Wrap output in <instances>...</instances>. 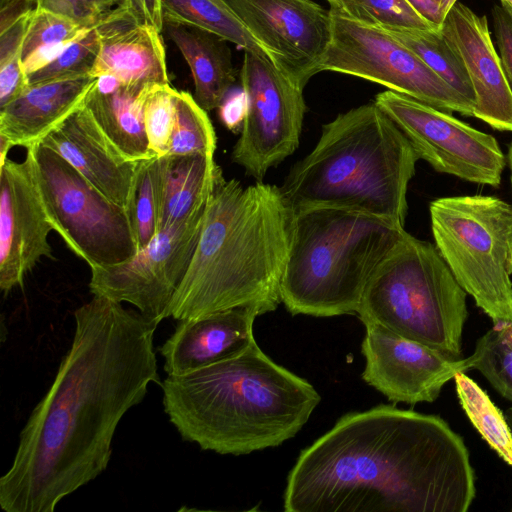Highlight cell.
Masks as SVG:
<instances>
[{"instance_id": "cell-1", "label": "cell", "mask_w": 512, "mask_h": 512, "mask_svg": "<svg viewBox=\"0 0 512 512\" xmlns=\"http://www.w3.org/2000/svg\"><path fill=\"white\" fill-rule=\"evenodd\" d=\"M74 318L72 345L0 478L6 512H53L61 499L98 477L124 414L143 400L151 382L161 384L156 322L96 295Z\"/></svg>"}, {"instance_id": "cell-2", "label": "cell", "mask_w": 512, "mask_h": 512, "mask_svg": "<svg viewBox=\"0 0 512 512\" xmlns=\"http://www.w3.org/2000/svg\"><path fill=\"white\" fill-rule=\"evenodd\" d=\"M475 494L468 449L445 420L382 404L303 449L283 498L286 512H466Z\"/></svg>"}, {"instance_id": "cell-3", "label": "cell", "mask_w": 512, "mask_h": 512, "mask_svg": "<svg viewBox=\"0 0 512 512\" xmlns=\"http://www.w3.org/2000/svg\"><path fill=\"white\" fill-rule=\"evenodd\" d=\"M295 212L281 188L243 187L219 167L187 272L167 311L176 320L233 308L258 316L281 302Z\"/></svg>"}, {"instance_id": "cell-4", "label": "cell", "mask_w": 512, "mask_h": 512, "mask_svg": "<svg viewBox=\"0 0 512 512\" xmlns=\"http://www.w3.org/2000/svg\"><path fill=\"white\" fill-rule=\"evenodd\" d=\"M164 411L185 441L222 455L277 447L294 437L321 401L305 379L257 343L242 354L160 384Z\"/></svg>"}, {"instance_id": "cell-5", "label": "cell", "mask_w": 512, "mask_h": 512, "mask_svg": "<svg viewBox=\"0 0 512 512\" xmlns=\"http://www.w3.org/2000/svg\"><path fill=\"white\" fill-rule=\"evenodd\" d=\"M417 160L403 132L372 102L323 125L318 143L291 168L281 190L294 211L337 207L404 226Z\"/></svg>"}, {"instance_id": "cell-6", "label": "cell", "mask_w": 512, "mask_h": 512, "mask_svg": "<svg viewBox=\"0 0 512 512\" xmlns=\"http://www.w3.org/2000/svg\"><path fill=\"white\" fill-rule=\"evenodd\" d=\"M294 212L281 302L292 315L357 313L370 277L407 233L404 226L337 207Z\"/></svg>"}, {"instance_id": "cell-7", "label": "cell", "mask_w": 512, "mask_h": 512, "mask_svg": "<svg viewBox=\"0 0 512 512\" xmlns=\"http://www.w3.org/2000/svg\"><path fill=\"white\" fill-rule=\"evenodd\" d=\"M466 295L436 247L406 233L370 277L357 314L460 359Z\"/></svg>"}, {"instance_id": "cell-8", "label": "cell", "mask_w": 512, "mask_h": 512, "mask_svg": "<svg viewBox=\"0 0 512 512\" xmlns=\"http://www.w3.org/2000/svg\"><path fill=\"white\" fill-rule=\"evenodd\" d=\"M435 247L458 284L493 321L512 322V207L495 196L430 203Z\"/></svg>"}, {"instance_id": "cell-9", "label": "cell", "mask_w": 512, "mask_h": 512, "mask_svg": "<svg viewBox=\"0 0 512 512\" xmlns=\"http://www.w3.org/2000/svg\"><path fill=\"white\" fill-rule=\"evenodd\" d=\"M26 150L53 230L90 269L125 262L137 253L129 210L108 200L50 148L38 144Z\"/></svg>"}, {"instance_id": "cell-10", "label": "cell", "mask_w": 512, "mask_h": 512, "mask_svg": "<svg viewBox=\"0 0 512 512\" xmlns=\"http://www.w3.org/2000/svg\"><path fill=\"white\" fill-rule=\"evenodd\" d=\"M332 38L318 71L352 75L387 87L445 112L473 116L474 104L386 30L338 9Z\"/></svg>"}, {"instance_id": "cell-11", "label": "cell", "mask_w": 512, "mask_h": 512, "mask_svg": "<svg viewBox=\"0 0 512 512\" xmlns=\"http://www.w3.org/2000/svg\"><path fill=\"white\" fill-rule=\"evenodd\" d=\"M245 115L232 161L262 181L297 149L307 110L303 89L270 59L244 51L240 71Z\"/></svg>"}, {"instance_id": "cell-12", "label": "cell", "mask_w": 512, "mask_h": 512, "mask_svg": "<svg viewBox=\"0 0 512 512\" xmlns=\"http://www.w3.org/2000/svg\"><path fill=\"white\" fill-rule=\"evenodd\" d=\"M374 102L392 119L418 159L437 172L498 187L506 157L497 140L453 117L449 112L391 90Z\"/></svg>"}, {"instance_id": "cell-13", "label": "cell", "mask_w": 512, "mask_h": 512, "mask_svg": "<svg viewBox=\"0 0 512 512\" xmlns=\"http://www.w3.org/2000/svg\"><path fill=\"white\" fill-rule=\"evenodd\" d=\"M207 207V206H206ZM206 208L185 222L167 227L129 260L91 269L93 295L130 303L159 324L183 280L203 224Z\"/></svg>"}, {"instance_id": "cell-14", "label": "cell", "mask_w": 512, "mask_h": 512, "mask_svg": "<svg viewBox=\"0 0 512 512\" xmlns=\"http://www.w3.org/2000/svg\"><path fill=\"white\" fill-rule=\"evenodd\" d=\"M275 65L301 86L319 73L332 14L312 0H222Z\"/></svg>"}, {"instance_id": "cell-15", "label": "cell", "mask_w": 512, "mask_h": 512, "mask_svg": "<svg viewBox=\"0 0 512 512\" xmlns=\"http://www.w3.org/2000/svg\"><path fill=\"white\" fill-rule=\"evenodd\" d=\"M365 327L362 379L392 402H433L458 372L469 371L466 358L451 359L378 324Z\"/></svg>"}, {"instance_id": "cell-16", "label": "cell", "mask_w": 512, "mask_h": 512, "mask_svg": "<svg viewBox=\"0 0 512 512\" xmlns=\"http://www.w3.org/2000/svg\"><path fill=\"white\" fill-rule=\"evenodd\" d=\"M52 230L31 154L27 151L22 162L7 158L0 165V288L5 295L22 286L42 257L52 258Z\"/></svg>"}, {"instance_id": "cell-17", "label": "cell", "mask_w": 512, "mask_h": 512, "mask_svg": "<svg viewBox=\"0 0 512 512\" xmlns=\"http://www.w3.org/2000/svg\"><path fill=\"white\" fill-rule=\"evenodd\" d=\"M440 29L462 60L474 94L473 117L512 132V91L491 38L486 16L457 1Z\"/></svg>"}, {"instance_id": "cell-18", "label": "cell", "mask_w": 512, "mask_h": 512, "mask_svg": "<svg viewBox=\"0 0 512 512\" xmlns=\"http://www.w3.org/2000/svg\"><path fill=\"white\" fill-rule=\"evenodd\" d=\"M40 144L63 157L108 200L130 212L139 161L126 159L110 143L84 103Z\"/></svg>"}, {"instance_id": "cell-19", "label": "cell", "mask_w": 512, "mask_h": 512, "mask_svg": "<svg viewBox=\"0 0 512 512\" xmlns=\"http://www.w3.org/2000/svg\"><path fill=\"white\" fill-rule=\"evenodd\" d=\"M100 50L90 72L124 83L170 84L161 32L118 4L95 22Z\"/></svg>"}, {"instance_id": "cell-20", "label": "cell", "mask_w": 512, "mask_h": 512, "mask_svg": "<svg viewBox=\"0 0 512 512\" xmlns=\"http://www.w3.org/2000/svg\"><path fill=\"white\" fill-rule=\"evenodd\" d=\"M248 308H233L179 320L174 333L159 348L169 376L186 374L236 357L256 343Z\"/></svg>"}, {"instance_id": "cell-21", "label": "cell", "mask_w": 512, "mask_h": 512, "mask_svg": "<svg viewBox=\"0 0 512 512\" xmlns=\"http://www.w3.org/2000/svg\"><path fill=\"white\" fill-rule=\"evenodd\" d=\"M96 77L83 75L29 85L17 99L0 109V137L26 149L45 137L84 103Z\"/></svg>"}, {"instance_id": "cell-22", "label": "cell", "mask_w": 512, "mask_h": 512, "mask_svg": "<svg viewBox=\"0 0 512 512\" xmlns=\"http://www.w3.org/2000/svg\"><path fill=\"white\" fill-rule=\"evenodd\" d=\"M84 104L110 143L128 160L155 157L149 147L143 103L153 84L124 83L112 76L96 77Z\"/></svg>"}, {"instance_id": "cell-23", "label": "cell", "mask_w": 512, "mask_h": 512, "mask_svg": "<svg viewBox=\"0 0 512 512\" xmlns=\"http://www.w3.org/2000/svg\"><path fill=\"white\" fill-rule=\"evenodd\" d=\"M164 28L190 68L196 102L205 111L219 108L237 77L228 41L179 23L164 22Z\"/></svg>"}, {"instance_id": "cell-24", "label": "cell", "mask_w": 512, "mask_h": 512, "mask_svg": "<svg viewBox=\"0 0 512 512\" xmlns=\"http://www.w3.org/2000/svg\"><path fill=\"white\" fill-rule=\"evenodd\" d=\"M163 157L160 231L187 221L207 206L219 166L214 155Z\"/></svg>"}, {"instance_id": "cell-25", "label": "cell", "mask_w": 512, "mask_h": 512, "mask_svg": "<svg viewBox=\"0 0 512 512\" xmlns=\"http://www.w3.org/2000/svg\"><path fill=\"white\" fill-rule=\"evenodd\" d=\"M164 22L199 28L231 42L244 51L273 59L222 0H161ZM275 64V63H274Z\"/></svg>"}, {"instance_id": "cell-26", "label": "cell", "mask_w": 512, "mask_h": 512, "mask_svg": "<svg viewBox=\"0 0 512 512\" xmlns=\"http://www.w3.org/2000/svg\"><path fill=\"white\" fill-rule=\"evenodd\" d=\"M89 27L45 9L32 11L21 48V64L26 75L45 66Z\"/></svg>"}, {"instance_id": "cell-27", "label": "cell", "mask_w": 512, "mask_h": 512, "mask_svg": "<svg viewBox=\"0 0 512 512\" xmlns=\"http://www.w3.org/2000/svg\"><path fill=\"white\" fill-rule=\"evenodd\" d=\"M386 31L413 51L430 69L475 105L474 90L465 66L440 27Z\"/></svg>"}, {"instance_id": "cell-28", "label": "cell", "mask_w": 512, "mask_h": 512, "mask_svg": "<svg viewBox=\"0 0 512 512\" xmlns=\"http://www.w3.org/2000/svg\"><path fill=\"white\" fill-rule=\"evenodd\" d=\"M455 387L459 402L482 438L512 467V430L487 393L465 372H458Z\"/></svg>"}, {"instance_id": "cell-29", "label": "cell", "mask_w": 512, "mask_h": 512, "mask_svg": "<svg viewBox=\"0 0 512 512\" xmlns=\"http://www.w3.org/2000/svg\"><path fill=\"white\" fill-rule=\"evenodd\" d=\"M162 187L163 157L139 161L130 209L137 251L160 231Z\"/></svg>"}, {"instance_id": "cell-30", "label": "cell", "mask_w": 512, "mask_h": 512, "mask_svg": "<svg viewBox=\"0 0 512 512\" xmlns=\"http://www.w3.org/2000/svg\"><path fill=\"white\" fill-rule=\"evenodd\" d=\"M469 370H478L498 391L512 402V322H497L476 342L466 358Z\"/></svg>"}, {"instance_id": "cell-31", "label": "cell", "mask_w": 512, "mask_h": 512, "mask_svg": "<svg viewBox=\"0 0 512 512\" xmlns=\"http://www.w3.org/2000/svg\"><path fill=\"white\" fill-rule=\"evenodd\" d=\"M216 134L205 111L188 92L177 91L175 121L167 155H214Z\"/></svg>"}, {"instance_id": "cell-32", "label": "cell", "mask_w": 512, "mask_h": 512, "mask_svg": "<svg viewBox=\"0 0 512 512\" xmlns=\"http://www.w3.org/2000/svg\"><path fill=\"white\" fill-rule=\"evenodd\" d=\"M100 50V36L95 24L58 56L37 71L27 75L29 85L90 75Z\"/></svg>"}, {"instance_id": "cell-33", "label": "cell", "mask_w": 512, "mask_h": 512, "mask_svg": "<svg viewBox=\"0 0 512 512\" xmlns=\"http://www.w3.org/2000/svg\"><path fill=\"white\" fill-rule=\"evenodd\" d=\"M344 13L384 30L438 28L406 0H344Z\"/></svg>"}, {"instance_id": "cell-34", "label": "cell", "mask_w": 512, "mask_h": 512, "mask_svg": "<svg viewBox=\"0 0 512 512\" xmlns=\"http://www.w3.org/2000/svg\"><path fill=\"white\" fill-rule=\"evenodd\" d=\"M177 90L170 84H153L144 99L143 117L151 152L168 154L175 121Z\"/></svg>"}, {"instance_id": "cell-35", "label": "cell", "mask_w": 512, "mask_h": 512, "mask_svg": "<svg viewBox=\"0 0 512 512\" xmlns=\"http://www.w3.org/2000/svg\"><path fill=\"white\" fill-rule=\"evenodd\" d=\"M491 15L498 54L512 91V10L501 3L495 4Z\"/></svg>"}, {"instance_id": "cell-36", "label": "cell", "mask_w": 512, "mask_h": 512, "mask_svg": "<svg viewBox=\"0 0 512 512\" xmlns=\"http://www.w3.org/2000/svg\"><path fill=\"white\" fill-rule=\"evenodd\" d=\"M33 2L36 8L70 17L86 26H91L98 20L88 9L84 0H33Z\"/></svg>"}, {"instance_id": "cell-37", "label": "cell", "mask_w": 512, "mask_h": 512, "mask_svg": "<svg viewBox=\"0 0 512 512\" xmlns=\"http://www.w3.org/2000/svg\"><path fill=\"white\" fill-rule=\"evenodd\" d=\"M141 23L154 26L160 32L164 28L161 0H121L119 3Z\"/></svg>"}, {"instance_id": "cell-38", "label": "cell", "mask_w": 512, "mask_h": 512, "mask_svg": "<svg viewBox=\"0 0 512 512\" xmlns=\"http://www.w3.org/2000/svg\"><path fill=\"white\" fill-rule=\"evenodd\" d=\"M221 108V119L225 126L230 130H235L242 126L245 115V99L242 98L225 99Z\"/></svg>"}, {"instance_id": "cell-39", "label": "cell", "mask_w": 512, "mask_h": 512, "mask_svg": "<svg viewBox=\"0 0 512 512\" xmlns=\"http://www.w3.org/2000/svg\"><path fill=\"white\" fill-rule=\"evenodd\" d=\"M423 18L440 27L443 17L436 0H406Z\"/></svg>"}, {"instance_id": "cell-40", "label": "cell", "mask_w": 512, "mask_h": 512, "mask_svg": "<svg viewBox=\"0 0 512 512\" xmlns=\"http://www.w3.org/2000/svg\"><path fill=\"white\" fill-rule=\"evenodd\" d=\"M88 9L98 19L102 14L111 10V7L119 4L121 0H84Z\"/></svg>"}, {"instance_id": "cell-41", "label": "cell", "mask_w": 512, "mask_h": 512, "mask_svg": "<svg viewBox=\"0 0 512 512\" xmlns=\"http://www.w3.org/2000/svg\"><path fill=\"white\" fill-rule=\"evenodd\" d=\"M458 0H440V9L442 13V17L444 19L445 15L448 13V11L451 9V7L457 2Z\"/></svg>"}, {"instance_id": "cell-42", "label": "cell", "mask_w": 512, "mask_h": 512, "mask_svg": "<svg viewBox=\"0 0 512 512\" xmlns=\"http://www.w3.org/2000/svg\"><path fill=\"white\" fill-rule=\"evenodd\" d=\"M329 5H330V8H333V9H338V10H341L342 12H344V0H326Z\"/></svg>"}, {"instance_id": "cell-43", "label": "cell", "mask_w": 512, "mask_h": 512, "mask_svg": "<svg viewBox=\"0 0 512 512\" xmlns=\"http://www.w3.org/2000/svg\"><path fill=\"white\" fill-rule=\"evenodd\" d=\"M507 163H508L509 169H510V180H511V187H512V142L509 144V147H508ZM511 207H512V205H511Z\"/></svg>"}, {"instance_id": "cell-44", "label": "cell", "mask_w": 512, "mask_h": 512, "mask_svg": "<svg viewBox=\"0 0 512 512\" xmlns=\"http://www.w3.org/2000/svg\"><path fill=\"white\" fill-rule=\"evenodd\" d=\"M500 3L512 10V0H500Z\"/></svg>"}, {"instance_id": "cell-45", "label": "cell", "mask_w": 512, "mask_h": 512, "mask_svg": "<svg viewBox=\"0 0 512 512\" xmlns=\"http://www.w3.org/2000/svg\"><path fill=\"white\" fill-rule=\"evenodd\" d=\"M13 0H0V9L5 7L7 4H9Z\"/></svg>"}, {"instance_id": "cell-46", "label": "cell", "mask_w": 512, "mask_h": 512, "mask_svg": "<svg viewBox=\"0 0 512 512\" xmlns=\"http://www.w3.org/2000/svg\"><path fill=\"white\" fill-rule=\"evenodd\" d=\"M436 1L440 2V0H436Z\"/></svg>"}]
</instances>
